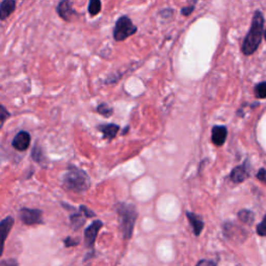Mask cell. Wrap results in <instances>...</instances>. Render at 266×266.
<instances>
[{
  "label": "cell",
  "instance_id": "6da1fadb",
  "mask_svg": "<svg viewBox=\"0 0 266 266\" xmlns=\"http://www.w3.org/2000/svg\"><path fill=\"white\" fill-rule=\"evenodd\" d=\"M264 28V17L260 11H256L252 18L251 28L245 35L241 46V51L244 55L250 56L256 52L261 44Z\"/></svg>",
  "mask_w": 266,
  "mask_h": 266
},
{
  "label": "cell",
  "instance_id": "7a4b0ae2",
  "mask_svg": "<svg viewBox=\"0 0 266 266\" xmlns=\"http://www.w3.org/2000/svg\"><path fill=\"white\" fill-rule=\"evenodd\" d=\"M63 186L66 191L75 194H83L91 186L89 175L75 166H69L63 177Z\"/></svg>",
  "mask_w": 266,
  "mask_h": 266
},
{
  "label": "cell",
  "instance_id": "3957f363",
  "mask_svg": "<svg viewBox=\"0 0 266 266\" xmlns=\"http://www.w3.org/2000/svg\"><path fill=\"white\" fill-rule=\"evenodd\" d=\"M117 212L120 217V227L123 237L130 239L134 229L135 220L137 218V212L132 204L119 203L117 205Z\"/></svg>",
  "mask_w": 266,
  "mask_h": 266
},
{
  "label": "cell",
  "instance_id": "277c9868",
  "mask_svg": "<svg viewBox=\"0 0 266 266\" xmlns=\"http://www.w3.org/2000/svg\"><path fill=\"white\" fill-rule=\"evenodd\" d=\"M137 31V27L132 23L127 16H122L118 19L113 28V39L117 42H123Z\"/></svg>",
  "mask_w": 266,
  "mask_h": 266
},
{
  "label": "cell",
  "instance_id": "5b68a950",
  "mask_svg": "<svg viewBox=\"0 0 266 266\" xmlns=\"http://www.w3.org/2000/svg\"><path fill=\"white\" fill-rule=\"evenodd\" d=\"M20 219L27 226L43 222V212L39 209L22 208L20 210Z\"/></svg>",
  "mask_w": 266,
  "mask_h": 266
},
{
  "label": "cell",
  "instance_id": "8992f818",
  "mask_svg": "<svg viewBox=\"0 0 266 266\" xmlns=\"http://www.w3.org/2000/svg\"><path fill=\"white\" fill-rule=\"evenodd\" d=\"M103 227L101 220H95L85 231V244L88 249H93L100 229Z\"/></svg>",
  "mask_w": 266,
  "mask_h": 266
},
{
  "label": "cell",
  "instance_id": "52a82bcc",
  "mask_svg": "<svg viewBox=\"0 0 266 266\" xmlns=\"http://www.w3.org/2000/svg\"><path fill=\"white\" fill-rule=\"evenodd\" d=\"M14 223H15V219L12 216H8L4 220L0 221V257H2L4 254L5 243H6L7 237L9 236L14 226Z\"/></svg>",
  "mask_w": 266,
  "mask_h": 266
},
{
  "label": "cell",
  "instance_id": "ba28073f",
  "mask_svg": "<svg viewBox=\"0 0 266 266\" xmlns=\"http://www.w3.org/2000/svg\"><path fill=\"white\" fill-rule=\"evenodd\" d=\"M56 13L61 19L67 22H70L73 17L77 14L76 11L73 9L71 0H61L56 7Z\"/></svg>",
  "mask_w": 266,
  "mask_h": 266
},
{
  "label": "cell",
  "instance_id": "9c48e42d",
  "mask_svg": "<svg viewBox=\"0 0 266 266\" xmlns=\"http://www.w3.org/2000/svg\"><path fill=\"white\" fill-rule=\"evenodd\" d=\"M30 141H31V137H30V134L28 132L20 131L14 137L12 145L17 151L23 152V151L28 149V147L30 145Z\"/></svg>",
  "mask_w": 266,
  "mask_h": 266
},
{
  "label": "cell",
  "instance_id": "30bf717a",
  "mask_svg": "<svg viewBox=\"0 0 266 266\" xmlns=\"http://www.w3.org/2000/svg\"><path fill=\"white\" fill-rule=\"evenodd\" d=\"M249 176H250V166L248 162H244L243 165L233 169L230 178L234 183H241L244 180H247Z\"/></svg>",
  "mask_w": 266,
  "mask_h": 266
},
{
  "label": "cell",
  "instance_id": "8fae6325",
  "mask_svg": "<svg viewBox=\"0 0 266 266\" xmlns=\"http://www.w3.org/2000/svg\"><path fill=\"white\" fill-rule=\"evenodd\" d=\"M228 130L224 126H214L211 132V140L216 147H221L227 139Z\"/></svg>",
  "mask_w": 266,
  "mask_h": 266
},
{
  "label": "cell",
  "instance_id": "7c38bea8",
  "mask_svg": "<svg viewBox=\"0 0 266 266\" xmlns=\"http://www.w3.org/2000/svg\"><path fill=\"white\" fill-rule=\"evenodd\" d=\"M16 0H3L0 4V21H5L16 10Z\"/></svg>",
  "mask_w": 266,
  "mask_h": 266
},
{
  "label": "cell",
  "instance_id": "4fadbf2b",
  "mask_svg": "<svg viewBox=\"0 0 266 266\" xmlns=\"http://www.w3.org/2000/svg\"><path fill=\"white\" fill-rule=\"evenodd\" d=\"M186 217L189 220V223L192 224L193 230H194V234L196 236H199L201 234V232L203 231L204 228V221L201 219V217H199L197 214L191 212V211H186Z\"/></svg>",
  "mask_w": 266,
  "mask_h": 266
},
{
  "label": "cell",
  "instance_id": "5bb4252c",
  "mask_svg": "<svg viewBox=\"0 0 266 266\" xmlns=\"http://www.w3.org/2000/svg\"><path fill=\"white\" fill-rule=\"evenodd\" d=\"M98 130L103 133V137L106 139H112L118 134L120 127L116 124H102L98 126Z\"/></svg>",
  "mask_w": 266,
  "mask_h": 266
},
{
  "label": "cell",
  "instance_id": "9a60e30c",
  "mask_svg": "<svg viewBox=\"0 0 266 266\" xmlns=\"http://www.w3.org/2000/svg\"><path fill=\"white\" fill-rule=\"evenodd\" d=\"M86 218H87L86 215L84 214V212L81 211L80 209H79V211H77V212L74 211V212L71 214V216H70L71 224L73 226V228H74L75 230H78L79 228L83 227L85 221H86V220H85Z\"/></svg>",
  "mask_w": 266,
  "mask_h": 266
},
{
  "label": "cell",
  "instance_id": "2e32d148",
  "mask_svg": "<svg viewBox=\"0 0 266 266\" xmlns=\"http://www.w3.org/2000/svg\"><path fill=\"white\" fill-rule=\"evenodd\" d=\"M31 156H32V159L37 162L39 165H45L46 163V157L42 151V149H41L37 145L34 146V148L32 149V152H31Z\"/></svg>",
  "mask_w": 266,
  "mask_h": 266
},
{
  "label": "cell",
  "instance_id": "e0dca14e",
  "mask_svg": "<svg viewBox=\"0 0 266 266\" xmlns=\"http://www.w3.org/2000/svg\"><path fill=\"white\" fill-rule=\"evenodd\" d=\"M238 218L247 224H252L255 219V214L250 210H240L238 213Z\"/></svg>",
  "mask_w": 266,
  "mask_h": 266
},
{
  "label": "cell",
  "instance_id": "ac0fdd59",
  "mask_svg": "<svg viewBox=\"0 0 266 266\" xmlns=\"http://www.w3.org/2000/svg\"><path fill=\"white\" fill-rule=\"evenodd\" d=\"M102 9V4L101 0H90L89 3V14L92 17L97 16Z\"/></svg>",
  "mask_w": 266,
  "mask_h": 266
},
{
  "label": "cell",
  "instance_id": "d6986e66",
  "mask_svg": "<svg viewBox=\"0 0 266 266\" xmlns=\"http://www.w3.org/2000/svg\"><path fill=\"white\" fill-rule=\"evenodd\" d=\"M254 93L256 98L258 99H266V81H262V83H259L255 89Z\"/></svg>",
  "mask_w": 266,
  "mask_h": 266
},
{
  "label": "cell",
  "instance_id": "ffe728a7",
  "mask_svg": "<svg viewBox=\"0 0 266 266\" xmlns=\"http://www.w3.org/2000/svg\"><path fill=\"white\" fill-rule=\"evenodd\" d=\"M97 112L100 113L101 116H103L105 118H109L111 117V115L113 113V109L112 107H110L108 104L106 103H102L97 107Z\"/></svg>",
  "mask_w": 266,
  "mask_h": 266
},
{
  "label": "cell",
  "instance_id": "44dd1931",
  "mask_svg": "<svg viewBox=\"0 0 266 266\" xmlns=\"http://www.w3.org/2000/svg\"><path fill=\"white\" fill-rule=\"evenodd\" d=\"M11 117V113L9 112V110L4 106L0 104V130L4 127V124L6 123V121Z\"/></svg>",
  "mask_w": 266,
  "mask_h": 266
},
{
  "label": "cell",
  "instance_id": "7402d4cb",
  "mask_svg": "<svg viewBox=\"0 0 266 266\" xmlns=\"http://www.w3.org/2000/svg\"><path fill=\"white\" fill-rule=\"evenodd\" d=\"M257 234L262 237H266V215L257 226Z\"/></svg>",
  "mask_w": 266,
  "mask_h": 266
},
{
  "label": "cell",
  "instance_id": "603a6c76",
  "mask_svg": "<svg viewBox=\"0 0 266 266\" xmlns=\"http://www.w3.org/2000/svg\"><path fill=\"white\" fill-rule=\"evenodd\" d=\"M79 209L84 212V214L86 215V217H87V218L94 217V216L96 215V214L94 213V211H92L91 209H89L88 207H86V206H84V205H81V206L79 207Z\"/></svg>",
  "mask_w": 266,
  "mask_h": 266
},
{
  "label": "cell",
  "instance_id": "cb8c5ba5",
  "mask_svg": "<svg viewBox=\"0 0 266 266\" xmlns=\"http://www.w3.org/2000/svg\"><path fill=\"white\" fill-rule=\"evenodd\" d=\"M195 11V6H189V7H185V8H183L181 10V14L183 16H185V17H188L189 15H192V13Z\"/></svg>",
  "mask_w": 266,
  "mask_h": 266
},
{
  "label": "cell",
  "instance_id": "d4e9b609",
  "mask_svg": "<svg viewBox=\"0 0 266 266\" xmlns=\"http://www.w3.org/2000/svg\"><path fill=\"white\" fill-rule=\"evenodd\" d=\"M257 178L259 179V181H261L262 183L266 184V170L265 169H260L259 172L257 173Z\"/></svg>",
  "mask_w": 266,
  "mask_h": 266
},
{
  "label": "cell",
  "instance_id": "484cf974",
  "mask_svg": "<svg viewBox=\"0 0 266 266\" xmlns=\"http://www.w3.org/2000/svg\"><path fill=\"white\" fill-rule=\"evenodd\" d=\"M216 262L212 261V260H201L198 262V264L196 266H216Z\"/></svg>",
  "mask_w": 266,
  "mask_h": 266
},
{
  "label": "cell",
  "instance_id": "4316f807",
  "mask_svg": "<svg viewBox=\"0 0 266 266\" xmlns=\"http://www.w3.org/2000/svg\"><path fill=\"white\" fill-rule=\"evenodd\" d=\"M64 242H65L66 247L69 248V247H74V245H77L79 243V240H75L72 237H67V239Z\"/></svg>",
  "mask_w": 266,
  "mask_h": 266
},
{
  "label": "cell",
  "instance_id": "83f0119b",
  "mask_svg": "<svg viewBox=\"0 0 266 266\" xmlns=\"http://www.w3.org/2000/svg\"><path fill=\"white\" fill-rule=\"evenodd\" d=\"M263 35H264V39H265V41H266V30L263 32Z\"/></svg>",
  "mask_w": 266,
  "mask_h": 266
},
{
  "label": "cell",
  "instance_id": "f1b7e54d",
  "mask_svg": "<svg viewBox=\"0 0 266 266\" xmlns=\"http://www.w3.org/2000/svg\"><path fill=\"white\" fill-rule=\"evenodd\" d=\"M193 2H194V3H197V2H198V0H193Z\"/></svg>",
  "mask_w": 266,
  "mask_h": 266
}]
</instances>
